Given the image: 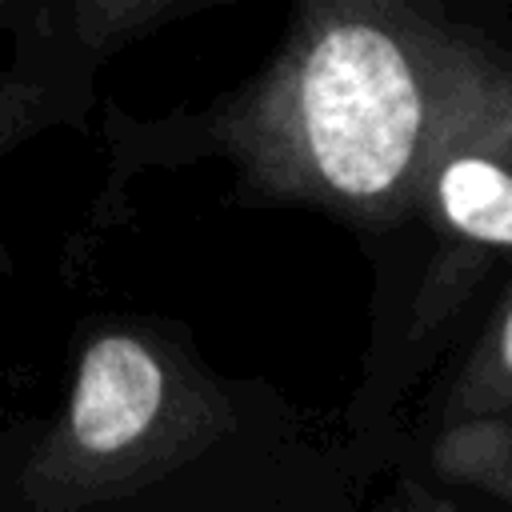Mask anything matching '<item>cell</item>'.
Instances as JSON below:
<instances>
[{
	"instance_id": "cell-1",
	"label": "cell",
	"mask_w": 512,
	"mask_h": 512,
	"mask_svg": "<svg viewBox=\"0 0 512 512\" xmlns=\"http://www.w3.org/2000/svg\"><path fill=\"white\" fill-rule=\"evenodd\" d=\"M512 100V0H284L252 76L164 120L116 116V176L220 160L232 204L396 232L436 148Z\"/></svg>"
},
{
	"instance_id": "cell-2",
	"label": "cell",
	"mask_w": 512,
	"mask_h": 512,
	"mask_svg": "<svg viewBox=\"0 0 512 512\" xmlns=\"http://www.w3.org/2000/svg\"><path fill=\"white\" fill-rule=\"evenodd\" d=\"M228 452L340 464L368 484L344 436L312 444L276 388L216 376L172 324L116 320L84 340L68 404L20 472V500L36 512L116 504Z\"/></svg>"
},
{
	"instance_id": "cell-3",
	"label": "cell",
	"mask_w": 512,
	"mask_h": 512,
	"mask_svg": "<svg viewBox=\"0 0 512 512\" xmlns=\"http://www.w3.org/2000/svg\"><path fill=\"white\" fill-rule=\"evenodd\" d=\"M392 236L416 264L376 272L364 376L344 412V448L364 480L392 464L412 384L460 336L480 292L512 272V100L436 148L412 216L384 240Z\"/></svg>"
},
{
	"instance_id": "cell-5",
	"label": "cell",
	"mask_w": 512,
	"mask_h": 512,
	"mask_svg": "<svg viewBox=\"0 0 512 512\" xmlns=\"http://www.w3.org/2000/svg\"><path fill=\"white\" fill-rule=\"evenodd\" d=\"M480 416L512 420V272L500 280V292L484 312L480 328L472 332L468 348L460 352V360L424 396L412 432H428L452 420H480Z\"/></svg>"
},
{
	"instance_id": "cell-4",
	"label": "cell",
	"mask_w": 512,
	"mask_h": 512,
	"mask_svg": "<svg viewBox=\"0 0 512 512\" xmlns=\"http://www.w3.org/2000/svg\"><path fill=\"white\" fill-rule=\"evenodd\" d=\"M396 468H416L420 484H436V508H456L452 488L468 500L512 504V420L480 416L412 432L396 448Z\"/></svg>"
},
{
	"instance_id": "cell-6",
	"label": "cell",
	"mask_w": 512,
	"mask_h": 512,
	"mask_svg": "<svg viewBox=\"0 0 512 512\" xmlns=\"http://www.w3.org/2000/svg\"><path fill=\"white\" fill-rule=\"evenodd\" d=\"M216 4H228V0H60L64 64L80 96L88 92V80L104 56H112L128 40H140L180 16H192Z\"/></svg>"
}]
</instances>
